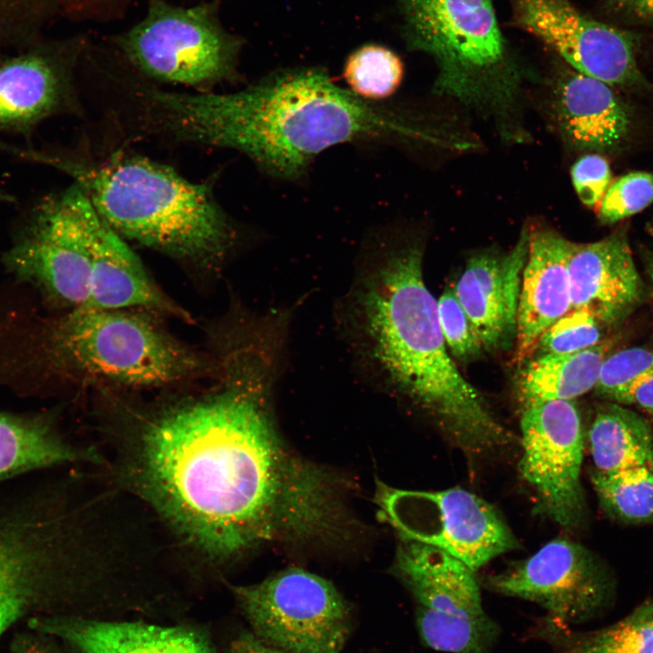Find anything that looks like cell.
<instances>
[{"label": "cell", "mask_w": 653, "mask_h": 653, "mask_svg": "<svg viewBox=\"0 0 653 653\" xmlns=\"http://www.w3.org/2000/svg\"><path fill=\"white\" fill-rule=\"evenodd\" d=\"M116 43L146 76L202 92L235 78L241 45L210 4L183 7L165 0H150L144 18Z\"/></svg>", "instance_id": "7"}, {"label": "cell", "mask_w": 653, "mask_h": 653, "mask_svg": "<svg viewBox=\"0 0 653 653\" xmlns=\"http://www.w3.org/2000/svg\"><path fill=\"white\" fill-rule=\"evenodd\" d=\"M75 55L37 49L0 61V133L27 137L47 119L77 112Z\"/></svg>", "instance_id": "15"}, {"label": "cell", "mask_w": 653, "mask_h": 653, "mask_svg": "<svg viewBox=\"0 0 653 653\" xmlns=\"http://www.w3.org/2000/svg\"><path fill=\"white\" fill-rule=\"evenodd\" d=\"M589 443L594 471L653 468V433L649 424L620 404L611 402L598 410L590 427Z\"/></svg>", "instance_id": "23"}, {"label": "cell", "mask_w": 653, "mask_h": 653, "mask_svg": "<svg viewBox=\"0 0 653 653\" xmlns=\"http://www.w3.org/2000/svg\"><path fill=\"white\" fill-rule=\"evenodd\" d=\"M617 6L637 18L653 20V0H616Z\"/></svg>", "instance_id": "37"}, {"label": "cell", "mask_w": 653, "mask_h": 653, "mask_svg": "<svg viewBox=\"0 0 653 653\" xmlns=\"http://www.w3.org/2000/svg\"><path fill=\"white\" fill-rule=\"evenodd\" d=\"M381 513L404 539L439 548L474 571L518 547L499 512L464 489L436 492L377 486Z\"/></svg>", "instance_id": "10"}, {"label": "cell", "mask_w": 653, "mask_h": 653, "mask_svg": "<svg viewBox=\"0 0 653 653\" xmlns=\"http://www.w3.org/2000/svg\"><path fill=\"white\" fill-rule=\"evenodd\" d=\"M512 10L516 26L550 45L575 71L609 85L644 83L629 33L583 15L567 0H512Z\"/></svg>", "instance_id": "13"}, {"label": "cell", "mask_w": 653, "mask_h": 653, "mask_svg": "<svg viewBox=\"0 0 653 653\" xmlns=\"http://www.w3.org/2000/svg\"><path fill=\"white\" fill-rule=\"evenodd\" d=\"M495 593L541 606L545 617L571 626L594 617L612 590L602 561L581 544L555 539L529 558L491 576Z\"/></svg>", "instance_id": "12"}, {"label": "cell", "mask_w": 653, "mask_h": 653, "mask_svg": "<svg viewBox=\"0 0 653 653\" xmlns=\"http://www.w3.org/2000/svg\"><path fill=\"white\" fill-rule=\"evenodd\" d=\"M145 121L151 135L238 151L286 180L302 178L317 155L337 144L423 135L398 110L339 87L319 68L282 70L230 93L153 87Z\"/></svg>", "instance_id": "2"}, {"label": "cell", "mask_w": 653, "mask_h": 653, "mask_svg": "<svg viewBox=\"0 0 653 653\" xmlns=\"http://www.w3.org/2000/svg\"><path fill=\"white\" fill-rule=\"evenodd\" d=\"M618 339L608 338L587 349L568 354H545L523 368L519 393L523 405L553 400H572L593 389L601 365Z\"/></svg>", "instance_id": "22"}, {"label": "cell", "mask_w": 653, "mask_h": 653, "mask_svg": "<svg viewBox=\"0 0 653 653\" xmlns=\"http://www.w3.org/2000/svg\"><path fill=\"white\" fill-rule=\"evenodd\" d=\"M141 309L76 307L50 326L57 373L80 385L163 387L210 375L214 364Z\"/></svg>", "instance_id": "5"}, {"label": "cell", "mask_w": 653, "mask_h": 653, "mask_svg": "<svg viewBox=\"0 0 653 653\" xmlns=\"http://www.w3.org/2000/svg\"><path fill=\"white\" fill-rule=\"evenodd\" d=\"M555 112L564 137L580 150H614L631 128L630 110L611 85L574 69L557 80Z\"/></svg>", "instance_id": "21"}, {"label": "cell", "mask_w": 653, "mask_h": 653, "mask_svg": "<svg viewBox=\"0 0 653 653\" xmlns=\"http://www.w3.org/2000/svg\"><path fill=\"white\" fill-rule=\"evenodd\" d=\"M224 653H284L259 640L248 628L237 631Z\"/></svg>", "instance_id": "35"}, {"label": "cell", "mask_w": 653, "mask_h": 653, "mask_svg": "<svg viewBox=\"0 0 653 653\" xmlns=\"http://www.w3.org/2000/svg\"><path fill=\"white\" fill-rule=\"evenodd\" d=\"M571 178L580 201L593 207L600 202L610 185V167L601 155L586 154L573 164Z\"/></svg>", "instance_id": "33"}, {"label": "cell", "mask_w": 653, "mask_h": 653, "mask_svg": "<svg viewBox=\"0 0 653 653\" xmlns=\"http://www.w3.org/2000/svg\"><path fill=\"white\" fill-rule=\"evenodd\" d=\"M93 203L73 182L34 204L4 255L5 268L71 309L90 297L89 216Z\"/></svg>", "instance_id": "9"}, {"label": "cell", "mask_w": 653, "mask_h": 653, "mask_svg": "<svg viewBox=\"0 0 653 653\" xmlns=\"http://www.w3.org/2000/svg\"><path fill=\"white\" fill-rule=\"evenodd\" d=\"M75 456L44 416L0 411V481Z\"/></svg>", "instance_id": "25"}, {"label": "cell", "mask_w": 653, "mask_h": 653, "mask_svg": "<svg viewBox=\"0 0 653 653\" xmlns=\"http://www.w3.org/2000/svg\"><path fill=\"white\" fill-rule=\"evenodd\" d=\"M591 482L609 515L626 523H653V468L636 466L612 473L593 470Z\"/></svg>", "instance_id": "27"}, {"label": "cell", "mask_w": 653, "mask_h": 653, "mask_svg": "<svg viewBox=\"0 0 653 653\" xmlns=\"http://www.w3.org/2000/svg\"><path fill=\"white\" fill-rule=\"evenodd\" d=\"M81 1H83V2H93V1H94V0H81Z\"/></svg>", "instance_id": "40"}, {"label": "cell", "mask_w": 653, "mask_h": 653, "mask_svg": "<svg viewBox=\"0 0 653 653\" xmlns=\"http://www.w3.org/2000/svg\"><path fill=\"white\" fill-rule=\"evenodd\" d=\"M653 376V350L629 347L611 352L604 360L597 384V395L610 402L626 404L630 391Z\"/></svg>", "instance_id": "29"}, {"label": "cell", "mask_w": 653, "mask_h": 653, "mask_svg": "<svg viewBox=\"0 0 653 653\" xmlns=\"http://www.w3.org/2000/svg\"><path fill=\"white\" fill-rule=\"evenodd\" d=\"M519 472L537 499V510L566 529L585 522L587 504L580 481L584 434L572 400L523 407Z\"/></svg>", "instance_id": "11"}, {"label": "cell", "mask_w": 653, "mask_h": 653, "mask_svg": "<svg viewBox=\"0 0 653 653\" xmlns=\"http://www.w3.org/2000/svg\"><path fill=\"white\" fill-rule=\"evenodd\" d=\"M600 324L587 308H572L541 334L535 350L568 354L591 347L602 341Z\"/></svg>", "instance_id": "30"}, {"label": "cell", "mask_w": 653, "mask_h": 653, "mask_svg": "<svg viewBox=\"0 0 653 653\" xmlns=\"http://www.w3.org/2000/svg\"><path fill=\"white\" fill-rule=\"evenodd\" d=\"M572 308H587L604 324L623 320L641 302L644 288L626 232L572 243L569 263Z\"/></svg>", "instance_id": "16"}, {"label": "cell", "mask_w": 653, "mask_h": 653, "mask_svg": "<svg viewBox=\"0 0 653 653\" xmlns=\"http://www.w3.org/2000/svg\"><path fill=\"white\" fill-rule=\"evenodd\" d=\"M73 521L35 488L0 501V640L22 620L98 610V575L75 559Z\"/></svg>", "instance_id": "4"}, {"label": "cell", "mask_w": 653, "mask_h": 653, "mask_svg": "<svg viewBox=\"0 0 653 653\" xmlns=\"http://www.w3.org/2000/svg\"><path fill=\"white\" fill-rule=\"evenodd\" d=\"M65 648L57 638L28 628L14 638L6 653H67Z\"/></svg>", "instance_id": "34"}, {"label": "cell", "mask_w": 653, "mask_h": 653, "mask_svg": "<svg viewBox=\"0 0 653 653\" xmlns=\"http://www.w3.org/2000/svg\"><path fill=\"white\" fill-rule=\"evenodd\" d=\"M473 570L434 546L403 538L393 573L413 596L416 606L449 618L486 615Z\"/></svg>", "instance_id": "20"}, {"label": "cell", "mask_w": 653, "mask_h": 653, "mask_svg": "<svg viewBox=\"0 0 653 653\" xmlns=\"http://www.w3.org/2000/svg\"><path fill=\"white\" fill-rule=\"evenodd\" d=\"M529 239L523 230L508 253L473 256L456 283L455 294L485 348H496L516 335Z\"/></svg>", "instance_id": "17"}, {"label": "cell", "mask_w": 653, "mask_h": 653, "mask_svg": "<svg viewBox=\"0 0 653 653\" xmlns=\"http://www.w3.org/2000/svg\"><path fill=\"white\" fill-rule=\"evenodd\" d=\"M161 414L145 438L149 486L201 549L335 544L355 524L337 474L284 442L256 391L235 377Z\"/></svg>", "instance_id": "1"}, {"label": "cell", "mask_w": 653, "mask_h": 653, "mask_svg": "<svg viewBox=\"0 0 653 653\" xmlns=\"http://www.w3.org/2000/svg\"><path fill=\"white\" fill-rule=\"evenodd\" d=\"M531 637L545 642L551 653H653V603L619 622L590 632H577L543 616Z\"/></svg>", "instance_id": "24"}, {"label": "cell", "mask_w": 653, "mask_h": 653, "mask_svg": "<svg viewBox=\"0 0 653 653\" xmlns=\"http://www.w3.org/2000/svg\"><path fill=\"white\" fill-rule=\"evenodd\" d=\"M626 404H636L653 420V376L642 381L630 391Z\"/></svg>", "instance_id": "36"}, {"label": "cell", "mask_w": 653, "mask_h": 653, "mask_svg": "<svg viewBox=\"0 0 653 653\" xmlns=\"http://www.w3.org/2000/svg\"><path fill=\"white\" fill-rule=\"evenodd\" d=\"M248 629L284 653H342L353 628L347 600L328 580L297 567L230 586Z\"/></svg>", "instance_id": "8"}, {"label": "cell", "mask_w": 653, "mask_h": 653, "mask_svg": "<svg viewBox=\"0 0 653 653\" xmlns=\"http://www.w3.org/2000/svg\"><path fill=\"white\" fill-rule=\"evenodd\" d=\"M410 49L434 58L436 88L464 100L510 94L521 72L492 0H399Z\"/></svg>", "instance_id": "6"}, {"label": "cell", "mask_w": 653, "mask_h": 653, "mask_svg": "<svg viewBox=\"0 0 653 653\" xmlns=\"http://www.w3.org/2000/svg\"><path fill=\"white\" fill-rule=\"evenodd\" d=\"M89 239L90 297L83 307L141 309L191 320L190 314L154 283L126 239L101 217L94 206L89 216Z\"/></svg>", "instance_id": "18"}, {"label": "cell", "mask_w": 653, "mask_h": 653, "mask_svg": "<svg viewBox=\"0 0 653 653\" xmlns=\"http://www.w3.org/2000/svg\"><path fill=\"white\" fill-rule=\"evenodd\" d=\"M572 242L557 232L530 233L516 326V360L535 351L541 334L571 309L568 263Z\"/></svg>", "instance_id": "19"}, {"label": "cell", "mask_w": 653, "mask_h": 653, "mask_svg": "<svg viewBox=\"0 0 653 653\" xmlns=\"http://www.w3.org/2000/svg\"><path fill=\"white\" fill-rule=\"evenodd\" d=\"M403 74L401 59L393 51L375 44L355 51L344 67L348 90L375 102L391 96L398 89Z\"/></svg>", "instance_id": "28"}, {"label": "cell", "mask_w": 653, "mask_h": 653, "mask_svg": "<svg viewBox=\"0 0 653 653\" xmlns=\"http://www.w3.org/2000/svg\"><path fill=\"white\" fill-rule=\"evenodd\" d=\"M414 619L423 644L445 653H492L502 632L488 614L449 618L415 606Z\"/></svg>", "instance_id": "26"}, {"label": "cell", "mask_w": 653, "mask_h": 653, "mask_svg": "<svg viewBox=\"0 0 653 653\" xmlns=\"http://www.w3.org/2000/svg\"><path fill=\"white\" fill-rule=\"evenodd\" d=\"M653 202V173L632 171L610 183L600 200L599 219L613 224L632 216Z\"/></svg>", "instance_id": "31"}, {"label": "cell", "mask_w": 653, "mask_h": 653, "mask_svg": "<svg viewBox=\"0 0 653 653\" xmlns=\"http://www.w3.org/2000/svg\"><path fill=\"white\" fill-rule=\"evenodd\" d=\"M27 628L61 641L72 653H218L210 630L181 619L35 617Z\"/></svg>", "instance_id": "14"}, {"label": "cell", "mask_w": 653, "mask_h": 653, "mask_svg": "<svg viewBox=\"0 0 653 653\" xmlns=\"http://www.w3.org/2000/svg\"><path fill=\"white\" fill-rule=\"evenodd\" d=\"M648 270L653 287V261L649 263Z\"/></svg>", "instance_id": "39"}, {"label": "cell", "mask_w": 653, "mask_h": 653, "mask_svg": "<svg viewBox=\"0 0 653 653\" xmlns=\"http://www.w3.org/2000/svg\"><path fill=\"white\" fill-rule=\"evenodd\" d=\"M19 157L73 178L101 217L124 239L201 269L217 267L235 230L211 188L140 155L102 160L23 147Z\"/></svg>", "instance_id": "3"}, {"label": "cell", "mask_w": 653, "mask_h": 653, "mask_svg": "<svg viewBox=\"0 0 653 653\" xmlns=\"http://www.w3.org/2000/svg\"><path fill=\"white\" fill-rule=\"evenodd\" d=\"M14 201H15V197L13 195H11L8 192L0 189V203H3V202L9 203V202H14Z\"/></svg>", "instance_id": "38"}, {"label": "cell", "mask_w": 653, "mask_h": 653, "mask_svg": "<svg viewBox=\"0 0 653 653\" xmlns=\"http://www.w3.org/2000/svg\"><path fill=\"white\" fill-rule=\"evenodd\" d=\"M440 327L451 353L460 359L477 355L483 347L454 288L446 289L437 300Z\"/></svg>", "instance_id": "32"}]
</instances>
